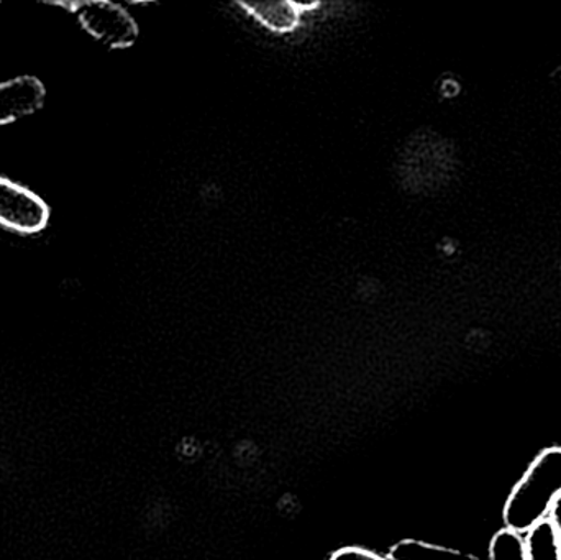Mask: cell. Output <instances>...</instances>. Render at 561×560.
Returning <instances> with one entry per match:
<instances>
[{
	"mask_svg": "<svg viewBox=\"0 0 561 560\" xmlns=\"http://www.w3.org/2000/svg\"><path fill=\"white\" fill-rule=\"evenodd\" d=\"M550 522L556 526L557 536H559L560 549H561V495L557 499L556 505H553L552 512L549 515Z\"/></svg>",
	"mask_w": 561,
	"mask_h": 560,
	"instance_id": "obj_10",
	"label": "cell"
},
{
	"mask_svg": "<svg viewBox=\"0 0 561 560\" xmlns=\"http://www.w3.org/2000/svg\"><path fill=\"white\" fill-rule=\"evenodd\" d=\"M45 101V84L35 76H19L0 82V127L35 114Z\"/></svg>",
	"mask_w": 561,
	"mask_h": 560,
	"instance_id": "obj_4",
	"label": "cell"
},
{
	"mask_svg": "<svg viewBox=\"0 0 561 560\" xmlns=\"http://www.w3.org/2000/svg\"><path fill=\"white\" fill-rule=\"evenodd\" d=\"M490 560H527L523 536L511 529L497 533L490 545Z\"/></svg>",
	"mask_w": 561,
	"mask_h": 560,
	"instance_id": "obj_8",
	"label": "cell"
},
{
	"mask_svg": "<svg viewBox=\"0 0 561 560\" xmlns=\"http://www.w3.org/2000/svg\"><path fill=\"white\" fill-rule=\"evenodd\" d=\"M48 220V204L38 194L0 176V227L32 236L42 232Z\"/></svg>",
	"mask_w": 561,
	"mask_h": 560,
	"instance_id": "obj_3",
	"label": "cell"
},
{
	"mask_svg": "<svg viewBox=\"0 0 561 560\" xmlns=\"http://www.w3.org/2000/svg\"><path fill=\"white\" fill-rule=\"evenodd\" d=\"M561 495V447H549L536 457L526 476L514 487L503 518L511 532H529L549 518Z\"/></svg>",
	"mask_w": 561,
	"mask_h": 560,
	"instance_id": "obj_1",
	"label": "cell"
},
{
	"mask_svg": "<svg viewBox=\"0 0 561 560\" xmlns=\"http://www.w3.org/2000/svg\"><path fill=\"white\" fill-rule=\"evenodd\" d=\"M71 13H75L79 25L89 36L107 48H130L137 42V22L121 3L107 0L71 2Z\"/></svg>",
	"mask_w": 561,
	"mask_h": 560,
	"instance_id": "obj_2",
	"label": "cell"
},
{
	"mask_svg": "<svg viewBox=\"0 0 561 560\" xmlns=\"http://www.w3.org/2000/svg\"><path fill=\"white\" fill-rule=\"evenodd\" d=\"M526 535L527 560H561L559 536L550 518L534 526Z\"/></svg>",
	"mask_w": 561,
	"mask_h": 560,
	"instance_id": "obj_7",
	"label": "cell"
},
{
	"mask_svg": "<svg viewBox=\"0 0 561 560\" xmlns=\"http://www.w3.org/2000/svg\"><path fill=\"white\" fill-rule=\"evenodd\" d=\"M391 560H484L457 549L431 545L419 539H402L388 552Z\"/></svg>",
	"mask_w": 561,
	"mask_h": 560,
	"instance_id": "obj_6",
	"label": "cell"
},
{
	"mask_svg": "<svg viewBox=\"0 0 561 560\" xmlns=\"http://www.w3.org/2000/svg\"><path fill=\"white\" fill-rule=\"evenodd\" d=\"M239 5L270 32L284 35V33L294 32L299 26L302 16L309 10L317 9L319 3L268 0V2H240Z\"/></svg>",
	"mask_w": 561,
	"mask_h": 560,
	"instance_id": "obj_5",
	"label": "cell"
},
{
	"mask_svg": "<svg viewBox=\"0 0 561 560\" xmlns=\"http://www.w3.org/2000/svg\"><path fill=\"white\" fill-rule=\"evenodd\" d=\"M329 560H391L388 555L371 551V549L359 548V546H346L333 552Z\"/></svg>",
	"mask_w": 561,
	"mask_h": 560,
	"instance_id": "obj_9",
	"label": "cell"
}]
</instances>
